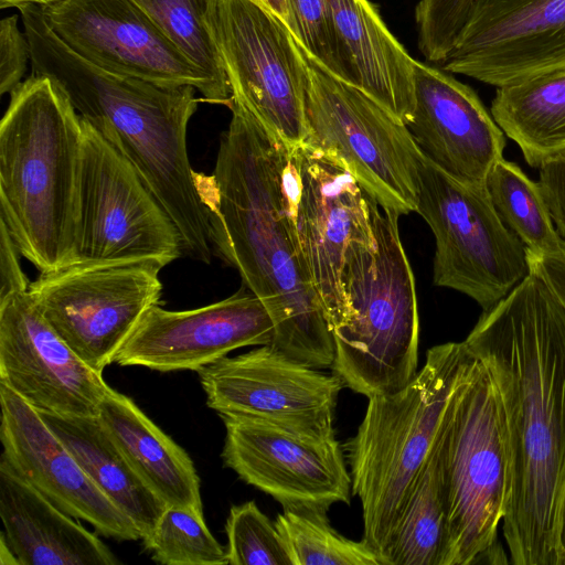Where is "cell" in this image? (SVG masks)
<instances>
[{
	"instance_id": "cell-1",
	"label": "cell",
	"mask_w": 565,
	"mask_h": 565,
	"mask_svg": "<svg viewBox=\"0 0 565 565\" xmlns=\"http://www.w3.org/2000/svg\"><path fill=\"white\" fill-rule=\"evenodd\" d=\"M493 380L505 455L503 535L514 565H559L565 493V307L530 273L465 340Z\"/></svg>"
},
{
	"instance_id": "cell-2",
	"label": "cell",
	"mask_w": 565,
	"mask_h": 565,
	"mask_svg": "<svg viewBox=\"0 0 565 565\" xmlns=\"http://www.w3.org/2000/svg\"><path fill=\"white\" fill-rule=\"evenodd\" d=\"M222 134L214 171L196 173L213 249L269 310L268 345L305 365L334 362V341L298 239L291 150L237 100Z\"/></svg>"
},
{
	"instance_id": "cell-3",
	"label": "cell",
	"mask_w": 565,
	"mask_h": 565,
	"mask_svg": "<svg viewBox=\"0 0 565 565\" xmlns=\"http://www.w3.org/2000/svg\"><path fill=\"white\" fill-rule=\"evenodd\" d=\"M33 74L46 75L135 168L177 225L183 250L210 264L207 210L191 168L186 132L200 102L192 85H163L104 70L77 55L40 10L23 17Z\"/></svg>"
},
{
	"instance_id": "cell-4",
	"label": "cell",
	"mask_w": 565,
	"mask_h": 565,
	"mask_svg": "<svg viewBox=\"0 0 565 565\" xmlns=\"http://www.w3.org/2000/svg\"><path fill=\"white\" fill-rule=\"evenodd\" d=\"M83 120L46 75L11 94L0 122V221L40 273L76 262Z\"/></svg>"
},
{
	"instance_id": "cell-5",
	"label": "cell",
	"mask_w": 565,
	"mask_h": 565,
	"mask_svg": "<svg viewBox=\"0 0 565 565\" xmlns=\"http://www.w3.org/2000/svg\"><path fill=\"white\" fill-rule=\"evenodd\" d=\"M470 355L462 342L430 348L401 391L369 398L356 434L345 444L352 494L362 505L363 541L387 565L399 519L440 436Z\"/></svg>"
},
{
	"instance_id": "cell-6",
	"label": "cell",
	"mask_w": 565,
	"mask_h": 565,
	"mask_svg": "<svg viewBox=\"0 0 565 565\" xmlns=\"http://www.w3.org/2000/svg\"><path fill=\"white\" fill-rule=\"evenodd\" d=\"M398 218L379 209L374 244L356 250L347 265V311L331 330L333 373L367 398L401 391L418 372L417 297Z\"/></svg>"
},
{
	"instance_id": "cell-7",
	"label": "cell",
	"mask_w": 565,
	"mask_h": 565,
	"mask_svg": "<svg viewBox=\"0 0 565 565\" xmlns=\"http://www.w3.org/2000/svg\"><path fill=\"white\" fill-rule=\"evenodd\" d=\"M469 348V347H468ZM446 541L440 565L497 563L505 505V455L497 390L470 350L441 434Z\"/></svg>"
},
{
	"instance_id": "cell-8",
	"label": "cell",
	"mask_w": 565,
	"mask_h": 565,
	"mask_svg": "<svg viewBox=\"0 0 565 565\" xmlns=\"http://www.w3.org/2000/svg\"><path fill=\"white\" fill-rule=\"evenodd\" d=\"M302 52L305 143L342 163L382 210L399 216L416 212L423 154L406 125Z\"/></svg>"
},
{
	"instance_id": "cell-9",
	"label": "cell",
	"mask_w": 565,
	"mask_h": 565,
	"mask_svg": "<svg viewBox=\"0 0 565 565\" xmlns=\"http://www.w3.org/2000/svg\"><path fill=\"white\" fill-rule=\"evenodd\" d=\"M416 212L435 237L436 286L465 294L488 310L531 273L524 244L498 215L486 185L461 182L424 156Z\"/></svg>"
},
{
	"instance_id": "cell-10",
	"label": "cell",
	"mask_w": 565,
	"mask_h": 565,
	"mask_svg": "<svg viewBox=\"0 0 565 565\" xmlns=\"http://www.w3.org/2000/svg\"><path fill=\"white\" fill-rule=\"evenodd\" d=\"M205 24L233 99L289 149L305 143L307 64L288 26L252 0H212Z\"/></svg>"
},
{
	"instance_id": "cell-11",
	"label": "cell",
	"mask_w": 565,
	"mask_h": 565,
	"mask_svg": "<svg viewBox=\"0 0 565 565\" xmlns=\"http://www.w3.org/2000/svg\"><path fill=\"white\" fill-rule=\"evenodd\" d=\"M158 262H74L40 273L30 295L57 334L92 369L102 372L146 311L161 303Z\"/></svg>"
},
{
	"instance_id": "cell-12",
	"label": "cell",
	"mask_w": 565,
	"mask_h": 565,
	"mask_svg": "<svg viewBox=\"0 0 565 565\" xmlns=\"http://www.w3.org/2000/svg\"><path fill=\"white\" fill-rule=\"evenodd\" d=\"M76 262L149 259L182 254L173 220L135 168L83 119Z\"/></svg>"
},
{
	"instance_id": "cell-13",
	"label": "cell",
	"mask_w": 565,
	"mask_h": 565,
	"mask_svg": "<svg viewBox=\"0 0 565 565\" xmlns=\"http://www.w3.org/2000/svg\"><path fill=\"white\" fill-rule=\"evenodd\" d=\"M291 175L301 254L332 330L347 311V265L374 244L380 206L342 163L307 143L291 150Z\"/></svg>"
},
{
	"instance_id": "cell-14",
	"label": "cell",
	"mask_w": 565,
	"mask_h": 565,
	"mask_svg": "<svg viewBox=\"0 0 565 565\" xmlns=\"http://www.w3.org/2000/svg\"><path fill=\"white\" fill-rule=\"evenodd\" d=\"M41 10L67 47L104 70L163 85H192L205 102L232 104L134 0H63Z\"/></svg>"
},
{
	"instance_id": "cell-15",
	"label": "cell",
	"mask_w": 565,
	"mask_h": 565,
	"mask_svg": "<svg viewBox=\"0 0 565 565\" xmlns=\"http://www.w3.org/2000/svg\"><path fill=\"white\" fill-rule=\"evenodd\" d=\"M224 466L284 509L326 512L350 504L352 479L335 436H311L270 422L218 415Z\"/></svg>"
},
{
	"instance_id": "cell-16",
	"label": "cell",
	"mask_w": 565,
	"mask_h": 565,
	"mask_svg": "<svg viewBox=\"0 0 565 565\" xmlns=\"http://www.w3.org/2000/svg\"><path fill=\"white\" fill-rule=\"evenodd\" d=\"M206 405L218 415L257 418L311 436L334 435L344 383L270 345L224 356L198 371Z\"/></svg>"
},
{
	"instance_id": "cell-17",
	"label": "cell",
	"mask_w": 565,
	"mask_h": 565,
	"mask_svg": "<svg viewBox=\"0 0 565 565\" xmlns=\"http://www.w3.org/2000/svg\"><path fill=\"white\" fill-rule=\"evenodd\" d=\"M441 70L500 87L565 68V0H475Z\"/></svg>"
},
{
	"instance_id": "cell-18",
	"label": "cell",
	"mask_w": 565,
	"mask_h": 565,
	"mask_svg": "<svg viewBox=\"0 0 565 565\" xmlns=\"http://www.w3.org/2000/svg\"><path fill=\"white\" fill-rule=\"evenodd\" d=\"M0 382L38 412L97 416L110 390L57 334L30 291L0 299Z\"/></svg>"
},
{
	"instance_id": "cell-19",
	"label": "cell",
	"mask_w": 565,
	"mask_h": 565,
	"mask_svg": "<svg viewBox=\"0 0 565 565\" xmlns=\"http://www.w3.org/2000/svg\"><path fill=\"white\" fill-rule=\"evenodd\" d=\"M275 323L264 301L245 286L217 302L173 311L149 308L115 363L159 372L199 371L236 349L268 345Z\"/></svg>"
},
{
	"instance_id": "cell-20",
	"label": "cell",
	"mask_w": 565,
	"mask_h": 565,
	"mask_svg": "<svg viewBox=\"0 0 565 565\" xmlns=\"http://www.w3.org/2000/svg\"><path fill=\"white\" fill-rule=\"evenodd\" d=\"M2 457L51 503L99 534L137 541L135 524L93 483L40 413L0 382Z\"/></svg>"
},
{
	"instance_id": "cell-21",
	"label": "cell",
	"mask_w": 565,
	"mask_h": 565,
	"mask_svg": "<svg viewBox=\"0 0 565 565\" xmlns=\"http://www.w3.org/2000/svg\"><path fill=\"white\" fill-rule=\"evenodd\" d=\"M414 109L406 127L422 154L448 175L486 185L505 135L477 93L448 72L414 60Z\"/></svg>"
},
{
	"instance_id": "cell-22",
	"label": "cell",
	"mask_w": 565,
	"mask_h": 565,
	"mask_svg": "<svg viewBox=\"0 0 565 565\" xmlns=\"http://www.w3.org/2000/svg\"><path fill=\"white\" fill-rule=\"evenodd\" d=\"M0 518L19 565H115L108 546L24 480L1 456Z\"/></svg>"
},
{
	"instance_id": "cell-23",
	"label": "cell",
	"mask_w": 565,
	"mask_h": 565,
	"mask_svg": "<svg viewBox=\"0 0 565 565\" xmlns=\"http://www.w3.org/2000/svg\"><path fill=\"white\" fill-rule=\"evenodd\" d=\"M345 82L405 125L414 109V58L369 0H327Z\"/></svg>"
},
{
	"instance_id": "cell-24",
	"label": "cell",
	"mask_w": 565,
	"mask_h": 565,
	"mask_svg": "<svg viewBox=\"0 0 565 565\" xmlns=\"http://www.w3.org/2000/svg\"><path fill=\"white\" fill-rule=\"evenodd\" d=\"M97 417L132 469L167 507L203 513L194 462L130 397L110 387Z\"/></svg>"
},
{
	"instance_id": "cell-25",
	"label": "cell",
	"mask_w": 565,
	"mask_h": 565,
	"mask_svg": "<svg viewBox=\"0 0 565 565\" xmlns=\"http://www.w3.org/2000/svg\"><path fill=\"white\" fill-rule=\"evenodd\" d=\"M39 413L93 483L135 524L146 543L167 504L132 469L98 417Z\"/></svg>"
},
{
	"instance_id": "cell-26",
	"label": "cell",
	"mask_w": 565,
	"mask_h": 565,
	"mask_svg": "<svg viewBox=\"0 0 565 565\" xmlns=\"http://www.w3.org/2000/svg\"><path fill=\"white\" fill-rule=\"evenodd\" d=\"M490 113L531 167L565 153V68L497 87Z\"/></svg>"
},
{
	"instance_id": "cell-27",
	"label": "cell",
	"mask_w": 565,
	"mask_h": 565,
	"mask_svg": "<svg viewBox=\"0 0 565 565\" xmlns=\"http://www.w3.org/2000/svg\"><path fill=\"white\" fill-rule=\"evenodd\" d=\"M441 434L399 519L387 565H440L447 523Z\"/></svg>"
},
{
	"instance_id": "cell-28",
	"label": "cell",
	"mask_w": 565,
	"mask_h": 565,
	"mask_svg": "<svg viewBox=\"0 0 565 565\" xmlns=\"http://www.w3.org/2000/svg\"><path fill=\"white\" fill-rule=\"evenodd\" d=\"M486 189L502 222L521 239L526 252L544 255L557 250L559 239L540 185L514 163L497 161L486 179Z\"/></svg>"
},
{
	"instance_id": "cell-29",
	"label": "cell",
	"mask_w": 565,
	"mask_h": 565,
	"mask_svg": "<svg viewBox=\"0 0 565 565\" xmlns=\"http://www.w3.org/2000/svg\"><path fill=\"white\" fill-rule=\"evenodd\" d=\"M275 524L292 565H383L363 540L353 541L337 532L326 512L284 509Z\"/></svg>"
},
{
	"instance_id": "cell-30",
	"label": "cell",
	"mask_w": 565,
	"mask_h": 565,
	"mask_svg": "<svg viewBox=\"0 0 565 565\" xmlns=\"http://www.w3.org/2000/svg\"><path fill=\"white\" fill-rule=\"evenodd\" d=\"M134 1L224 95L233 99L223 63L205 24L212 0Z\"/></svg>"
},
{
	"instance_id": "cell-31",
	"label": "cell",
	"mask_w": 565,
	"mask_h": 565,
	"mask_svg": "<svg viewBox=\"0 0 565 565\" xmlns=\"http://www.w3.org/2000/svg\"><path fill=\"white\" fill-rule=\"evenodd\" d=\"M143 545L160 564H228L226 548L210 532L204 514L186 508L167 507Z\"/></svg>"
},
{
	"instance_id": "cell-32",
	"label": "cell",
	"mask_w": 565,
	"mask_h": 565,
	"mask_svg": "<svg viewBox=\"0 0 565 565\" xmlns=\"http://www.w3.org/2000/svg\"><path fill=\"white\" fill-rule=\"evenodd\" d=\"M231 565H292L284 537L255 501L232 505L225 523Z\"/></svg>"
},
{
	"instance_id": "cell-33",
	"label": "cell",
	"mask_w": 565,
	"mask_h": 565,
	"mask_svg": "<svg viewBox=\"0 0 565 565\" xmlns=\"http://www.w3.org/2000/svg\"><path fill=\"white\" fill-rule=\"evenodd\" d=\"M288 29L303 51L326 71L345 82L327 0H286Z\"/></svg>"
},
{
	"instance_id": "cell-34",
	"label": "cell",
	"mask_w": 565,
	"mask_h": 565,
	"mask_svg": "<svg viewBox=\"0 0 565 565\" xmlns=\"http://www.w3.org/2000/svg\"><path fill=\"white\" fill-rule=\"evenodd\" d=\"M475 0H419L415 9L418 36L427 46L450 51Z\"/></svg>"
},
{
	"instance_id": "cell-35",
	"label": "cell",
	"mask_w": 565,
	"mask_h": 565,
	"mask_svg": "<svg viewBox=\"0 0 565 565\" xmlns=\"http://www.w3.org/2000/svg\"><path fill=\"white\" fill-rule=\"evenodd\" d=\"M31 50L28 36L18 26V17L0 22V94H11L23 81Z\"/></svg>"
},
{
	"instance_id": "cell-36",
	"label": "cell",
	"mask_w": 565,
	"mask_h": 565,
	"mask_svg": "<svg viewBox=\"0 0 565 565\" xmlns=\"http://www.w3.org/2000/svg\"><path fill=\"white\" fill-rule=\"evenodd\" d=\"M539 185L559 239L565 244V153L539 167Z\"/></svg>"
},
{
	"instance_id": "cell-37",
	"label": "cell",
	"mask_w": 565,
	"mask_h": 565,
	"mask_svg": "<svg viewBox=\"0 0 565 565\" xmlns=\"http://www.w3.org/2000/svg\"><path fill=\"white\" fill-rule=\"evenodd\" d=\"M22 254L3 222L0 221V299L29 290L30 281L21 266Z\"/></svg>"
},
{
	"instance_id": "cell-38",
	"label": "cell",
	"mask_w": 565,
	"mask_h": 565,
	"mask_svg": "<svg viewBox=\"0 0 565 565\" xmlns=\"http://www.w3.org/2000/svg\"><path fill=\"white\" fill-rule=\"evenodd\" d=\"M530 270L539 275L565 307V244L550 254L527 253Z\"/></svg>"
},
{
	"instance_id": "cell-39",
	"label": "cell",
	"mask_w": 565,
	"mask_h": 565,
	"mask_svg": "<svg viewBox=\"0 0 565 565\" xmlns=\"http://www.w3.org/2000/svg\"><path fill=\"white\" fill-rule=\"evenodd\" d=\"M265 9L269 10L273 14L278 17L287 26H289V11L286 0H252Z\"/></svg>"
},
{
	"instance_id": "cell-40",
	"label": "cell",
	"mask_w": 565,
	"mask_h": 565,
	"mask_svg": "<svg viewBox=\"0 0 565 565\" xmlns=\"http://www.w3.org/2000/svg\"><path fill=\"white\" fill-rule=\"evenodd\" d=\"M63 0H0V8H11L17 7L18 9L28 6V4H34L39 7H47L54 3H57Z\"/></svg>"
},
{
	"instance_id": "cell-41",
	"label": "cell",
	"mask_w": 565,
	"mask_h": 565,
	"mask_svg": "<svg viewBox=\"0 0 565 565\" xmlns=\"http://www.w3.org/2000/svg\"><path fill=\"white\" fill-rule=\"evenodd\" d=\"M558 546H559V565H565V493H564L563 503H562V508H561Z\"/></svg>"
},
{
	"instance_id": "cell-42",
	"label": "cell",
	"mask_w": 565,
	"mask_h": 565,
	"mask_svg": "<svg viewBox=\"0 0 565 565\" xmlns=\"http://www.w3.org/2000/svg\"><path fill=\"white\" fill-rule=\"evenodd\" d=\"M1 547H0V556L1 561L0 564H19L17 557L14 556L13 552L4 541V539L1 536Z\"/></svg>"
}]
</instances>
